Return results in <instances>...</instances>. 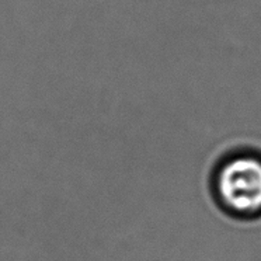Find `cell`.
Returning <instances> with one entry per match:
<instances>
[{"label":"cell","mask_w":261,"mask_h":261,"mask_svg":"<svg viewBox=\"0 0 261 261\" xmlns=\"http://www.w3.org/2000/svg\"><path fill=\"white\" fill-rule=\"evenodd\" d=\"M216 193L225 208L240 216L261 212V159L236 156L216 174Z\"/></svg>","instance_id":"6da1fadb"}]
</instances>
